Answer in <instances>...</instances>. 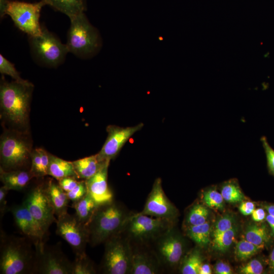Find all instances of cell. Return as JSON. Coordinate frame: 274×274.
<instances>
[{
    "instance_id": "obj_1",
    "label": "cell",
    "mask_w": 274,
    "mask_h": 274,
    "mask_svg": "<svg viewBox=\"0 0 274 274\" xmlns=\"http://www.w3.org/2000/svg\"><path fill=\"white\" fill-rule=\"evenodd\" d=\"M34 86L25 80L8 82L3 75L0 85L1 118L11 128L28 132L30 104Z\"/></svg>"
},
{
    "instance_id": "obj_2",
    "label": "cell",
    "mask_w": 274,
    "mask_h": 274,
    "mask_svg": "<svg viewBox=\"0 0 274 274\" xmlns=\"http://www.w3.org/2000/svg\"><path fill=\"white\" fill-rule=\"evenodd\" d=\"M25 237L7 235L1 231L0 273H33L36 251Z\"/></svg>"
},
{
    "instance_id": "obj_3",
    "label": "cell",
    "mask_w": 274,
    "mask_h": 274,
    "mask_svg": "<svg viewBox=\"0 0 274 274\" xmlns=\"http://www.w3.org/2000/svg\"><path fill=\"white\" fill-rule=\"evenodd\" d=\"M130 216L120 204L114 201L99 206L86 226L89 244L95 246L119 234Z\"/></svg>"
},
{
    "instance_id": "obj_4",
    "label": "cell",
    "mask_w": 274,
    "mask_h": 274,
    "mask_svg": "<svg viewBox=\"0 0 274 274\" xmlns=\"http://www.w3.org/2000/svg\"><path fill=\"white\" fill-rule=\"evenodd\" d=\"M32 151L28 132L6 130L1 136L0 168L6 171L26 169L31 162Z\"/></svg>"
},
{
    "instance_id": "obj_5",
    "label": "cell",
    "mask_w": 274,
    "mask_h": 274,
    "mask_svg": "<svg viewBox=\"0 0 274 274\" xmlns=\"http://www.w3.org/2000/svg\"><path fill=\"white\" fill-rule=\"evenodd\" d=\"M66 46L69 52L83 59L95 55L101 46L98 30L89 21L85 12L70 18Z\"/></svg>"
},
{
    "instance_id": "obj_6",
    "label": "cell",
    "mask_w": 274,
    "mask_h": 274,
    "mask_svg": "<svg viewBox=\"0 0 274 274\" xmlns=\"http://www.w3.org/2000/svg\"><path fill=\"white\" fill-rule=\"evenodd\" d=\"M40 36H28L32 55L40 64L55 67L62 64L68 52L66 44H62L54 34L42 26Z\"/></svg>"
},
{
    "instance_id": "obj_7",
    "label": "cell",
    "mask_w": 274,
    "mask_h": 274,
    "mask_svg": "<svg viewBox=\"0 0 274 274\" xmlns=\"http://www.w3.org/2000/svg\"><path fill=\"white\" fill-rule=\"evenodd\" d=\"M46 4L42 0L36 3L10 1L6 10L15 25L28 36H40L42 26L40 23V13Z\"/></svg>"
},
{
    "instance_id": "obj_8",
    "label": "cell",
    "mask_w": 274,
    "mask_h": 274,
    "mask_svg": "<svg viewBox=\"0 0 274 274\" xmlns=\"http://www.w3.org/2000/svg\"><path fill=\"white\" fill-rule=\"evenodd\" d=\"M102 263L103 273L107 274L130 273L132 251L128 241L119 234L105 242Z\"/></svg>"
},
{
    "instance_id": "obj_9",
    "label": "cell",
    "mask_w": 274,
    "mask_h": 274,
    "mask_svg": "<svg viewBox=\"0 0 274 274\" xmlns=\"http://www.w3.org/2000/svg\"><path fill=\"white\" fill-rule=\"evenodd\" d=\"M22 203L27 208L44 231L48 233L51 225L56 222L55 213L46 191L45 183H40L30 188Z\"/></svg>"
},
{
    "instance_id": "obj_10",
    "label": "cell",
    "mask_w": 274,
    "mask_h": 274,
    "mask_svg": "<svg viewBox=\"0 0 274 274\" xmlns=\"http://www.w3.org/2000/svg\"><path fill=\"white\" fill-rule=\"evenodd\" d=\"M33 273L72 274L73 264L61 251L59 246L45 244L35 249Z\"/></svg>"
},
{
    "instance_id": "obj_11",
    "label": "cell",
    "mask_w": 274,
    "mask_h": 274,
    "mask_svg": "<svg viewBox=\"0 0 274 274\" xmlns=\"http://www.w3.org/2000/svg\"><path fill=\"white\" fill-rule=\"evenodd\" d=\"M56 233L71 247L75 256L85 254L86 246L89 243V233L85 225L78 219L75 214L67 213L57 217Z\"/></svg>"
},
{
    "instance_id": "obj_12",
    "label": "cell",
    "mask_w": 274,
    "mask_h": 274,
    "mask_svg": "<svg viewBox=\"0 0 274 274\" xmlns=\"http://www.w3.org/2000/svg\"><path fill=\"white\" fill-rule=\"evenodd\" d=\"M171 221L136 213L130 216L126 225L130 236L144 241L158 238L170 228Z\"/></svg>"
},
{
    "instance_id": "obj_13",
    "label": "cell",
    "mask_w": 274,
    "mask_h": 274,
    "mask_svg": "<svg viewBox=\"0 0 274 274\" xmlns=\"http://www.w3.org/2000/svg\"><path fill=\"white\" fill-rule=\"evenodd\" d=\"M8 211L12 214L19 231L33 244L35 249L40 248L45 244L47 233L22 203L9 207Z\"/></svg>"
},
{
    "instance_id": "obj_14",
    "label": "cell",
    "mask_w": 274,
    "mask_h": 274,
    "mask_svg": "<svg viewBox=\"0 0 274 274\" xmlns=\"http://www.w3.org/2000/svg\"><path fill=\"white\" fill-rule=\"evenodd\" d=\"M139 213L171 222L177 217V210L166 196L160 178L155 180L144 208Z\"/></svg>"
},
{
    "instance_id": "obj_15",
    "label": "cell",
    "mask_w": 274,
    "mask_h": 274,
    "mask_svg": "<svg viewBox=\"0 0 274 274\" xmlns=\"http://www.w3.org/2000/svg\"><path fill=\"white\" fill-rule=\"evenodd\" d=\"M143 123L129 127H120L114 125L107 127L108 136L100 151L96 154L101 161H111L118 154L128 140L144 126Z\"/></svg>"
},
{
    "instance_id": "obj_16",
    "label": "cell",
    "mask_w": 274,
    "mask_h": 274,
    "mask_svg": "<svg viewBox=\"0 0 274 274\" xmlns=\"http://www.w3.org/2000/svg\"><path fill=\"white\" fill-rule=\"evenodd\" d=\"M157 238V251L162 262L170 266L180 263L184 252L182 238L170 228Z\"/></svg>"
},
{
    "instance_id": "obj_17",
    "label": "cell",
    "mask_w": 274,
    "mask_h": 274,
    "mask_svg": "<svg viewBox=\"0 0 274 274\" xmlns=\"http://www.w3.org/2000/svg\"><path fill=\"white\" fill-rule=\"evenodd\" d=\"M108 163L96 174L86 180L87 192L98 206L113 201V194L108 184Z\"/></svg>"
},
{
    "instance_id": "obj_18",
    "label": "cell",
    "mask_w": 274,
    "mask_h": 274,
    "mask_svg": "<svg viewBox=\"0 0 274 274\" xmlns=\"http://www.w3.org/2000/svg\"><path fill=\"white\" fill-rule=\"evenodd\" d=\"M46 191L55 215L57 217L67 213L70 199L60 185L53 179L45 183Z\"/></svg>"
},
{
    "instance_id": "obj_19",
    "label": "cell",
    "mask_w": 274,
    "mask_h": 274,
    "mask_svg": "<svg viewBox=\"0 0 274 274\" xmlns=\"http://www.w3.org/2000/svg\"><path fill=\"white\" fill-rule=\"evenodd\" d=\"M34 177L29 170L6 171L0 168V179L9 190L21 191L25 189Z\"/></svg>"
},
{
    "instance_id": "obj_20",
    "label": "cell",
    "mask_w": 274,
    "mask_h": 274,
    "mask_svg": "<svg viewBox=\"0 0 274 274\" xmlns=\"http://www.w3.org/2000/svg\"><path fill=\"white\" fill-rule=\"evenodd\" d=\"M110 161H100L97 154L72 161L79 179L87 180L96 174Z\"/></svg>"
},
{
    "instance_id": "obj_21",
    "label": "cell",
    "mask_w": 274,
    "mask_h": 274,
    "mask_svg": "<svg viewBox=\"0 0 274 274\" xmlns=\"http://www.w3.org/2000/svg\"><path fill=\"white\" fill-rule=\"evenodd\" d=\"M48 175L57 181L67 177L79 179L72 161L64 160L50 153Z\"/></svg>"
},
{
    "instance_id": "obj_22",
    "label": "cell",
    "mask_w": 274,
    "mask_h": 274,
    "mask_svg": "<svg viewBox=\"0 0 274 274\" xmlns=\"http://www.w3.org/2000/svg\"><path fill=\"white\" fill-rule=\"evenodd\" d=\"M46 5L67 16L69 18L85 12L87 10L86 0H42Z\"/></svg>"
},
{
    "instance_id": "obj_23",
    "label": "cell",
    "mask_w": 274,
    "mask_h": 274,
    "mask_svg": "<svg viewBox=\"0 0 274 274\" xmlns=\"http://www.w3.org/2000/svg\"><path fill=\"white\" fill-rule=\"evenodd\" d=\"M98 206L88 192L81 199L72 203L76 216L85 226L90 222Z\"/></svg>"
},
{
    "instance_id": "obj_24",
    "label": "cell",
    "mask_w": 274,
    "mask_h": 274,
    "mask_svg": "<svg viewBox=\"0 0 274 274\" xmlns=\"http://www.w3.org/2000/svg\"><path fill=\"white\" fill-rule=\"evenodd\" d=\"M158 271L157 264L147 254L140 252H132L130 273L155 274Z\"/></svg>"
},
{
    "instance_id": "obj_25",
    "label": "cell",
    "mask_w": 274,
    "mask_h": 274,
    "mask_svg": "<svg viewBox=\"0 0 274 274\" xmlns=\"http://www.w3.org/2000/svg\"><path fill=\"white\" fill-rule=\"evenodd\" d=\"M245 239L249 242L263 248L270 240V234L265 224H250L244 233Z\"/></svg>"
},
{
    "instance_id": "obj_26",
    "label": "cell",
    "mask_w": 274,
    "mask_h": 274,
    "mask_svg": "<svg viewBox=\"0 0 274 274\" xmlns=\"http://www.w3.org/2000/svg\"><path fill=\"white\" fill-rule=\"evenodd\" d=\"M211 226L210 223L187 226L186 230L187 235L199 247H207L210 242Z\"/></svg>"
},
{
    "instance_id": "obj_27",
    "label": "cell",
    "mask_w": 274,
    "mask_h": 274,
    "mask_svg": "<svg viewBox=\"0 0 274 274\" xmlns=\"http://www.w3.org/2000/svg\"><path fill=\"white\" fill-rule=\"evenodd\" d=\"M180 270L183 274H199L202 264V257L200 251L194 249L184 256L181 262Z\"/></svg>"
},
{
    "instance_id": "obj_28",
    "label": "cell",
    "mask_w": 274,
    "mask_h": 274,
    "mask_svg": "<svg viewBox=\"0 0 274 274\" xmlns=\"http://www.w3.org/2000/svg\"><path fill=\"white\" fill-rule=\"evenodd\" d=\"M221 193L224 200L229 203L242 202L244 198V194L234 179L227 181L222 185Z\"/></svg>"
},
{
    "instance_id": "obj_29",
    "label": "cell",
    "mask_w": 274,
    "mask_h": 274,
    "mask_svg": "<svg viewBox=\"0 0 274 274\" xmlns=\"http://www.w3.org/2000/svg\"><path fill=\"white\" fill-rule=\"evenodd\" d=\"M209 214V210L206 206L196 203L189 210L186 217V224L187 226L203 224L208 221Z\"/></svg>"
},
{
    "instance_id": "obj_30",
    "label": "cell",
    "mask_w": 274,
    "mask_h": 274,
    "mask_svg": "<svg viewBox=\"0 0 274 274\" xmlns=\"http://www.w3.org/2000/svg\"><path fill=\"white\" fill-rule=\"evenodd\" d=\"M237 232L234 226L231 229L223 232L213 237L212 245L214 249L221 252H225L233 243Z\"/></svg>"
},
{
    "instance_id": "obj_31",
    "label": "cell",
    "mask_w": 274,
    "mask_h": 274,
    "mask_svg": "<svg viewBox=\"0 0 274 274\" xmlns=\"http://www.w3.org/2000/svg\"><path fill=\"white\" fill-rule=\"evenodd\" d=\"M263 248L254 245L245 239L237 243L235 255L239 261H245L259 252Z\"/></svg>"
},
{
    "instance_id": "obj_32",
    "label": "cell",
    "mask_w": 274,
    "mask_h": 274,
    "mask_svg": "<svg viewBox=\"0 0 274 274\" xmlns=\"http://www.w3.org/2000/svg\"><path fill=\"white\" fill-rule=\"evenodd\" d=\"M72 264V274H94L96 273L93 263L86 254L76 256Z\"/></svg>"
},
{
    "instance_id": "obj_33",
    "label": "cell",
    "mask_w": 274,
    "mask_h": 274,
    "mask_svg": "<svg viewBox=\"0 0 274 274\" xmlns=\"http://www.w3.org/2000/svg\"><path fill=\"white\" fill-rule=\"evenodd\" d=\"M202 200L207 206L211 208L220 210L224 208V198L221 193L215 189H209L204 191Z\"/></svg>"
},
{
    "instance_id": "obj_34",
    "label": "cell",
    "mask_w": 274,
    "mask_h": 274,
    "mask_svg": "<svg viewBox=\"0 0 274 274\" xmlns=\"http://www.w3.org/2000/svg\"><path fill=\"white\" fill-rule=\"evenodd\" d=\"M235 225V218L231 214H226L220 217L215 223L212 231L213 237L228 230Z\"/></svg>"
},
{
    "instance_id": "obj_35",
    "label": "cell",
    "mask_w": 274,
    "mask_h": 274,
    "mask_svg": "<svg viewBox=\"0 0 274 274\" xmlns=\"http://www.w3.org/2000/svg\"><path fill=\"white\" fill-rule=\"evenodd\" d=\"M0 73L12 77L15 81L23 82L26 80L21 78L14 64L9 61L2 54H0Z\"/></svg>"
},
{
    "instance_id": "obj_36",
    "label": "cell",
    "mask_w": 274,
    "mask_h": 274,
    "mask_svg": "<svg viewBox=\"0 0 274 274\" xmlns=\"http://www.w3.org/2000/svg\"><path fill=\"white\" fill-rule=\"evenodd\" d=\"M29 170L34 178H39L46 176L43 168L41 157L38 148L32 150L31 152Z\"/></svg>"
},
{
    "instance_id": "obj_37",
    "label": "cell",
    "mask_w": 274,
    "mask_h": 274,
    "mask_svg": "<svg viewBox=\"0 0 274 274\" xmlns=\"http://www.w3.org/2000/svg\"><path fill=\"white\" fill-rule=\"evenodd\" d=\"M264 269V262L259 259H254L241 266L239 272L243 274H261Z\"/></svg>"
},
{
    "instance_id": "obj_38",
    "label": "cell",
    "mask_w": 274,
    "mask_h": 274,
    "mask_svg": "<svg viewBox=\"0 0 274 274\" xmlns=\"http://www.w3.org/2000/svg\"><path fill=\"white\" fill-rule=\"evenodd\" d=\"M260 141L266 155L268 171L274 176V149L271 147L265 136H262Z\"/></svg>"
},
{
    "instance_id": "obj_39",
    "label": "cell",
    "mask_w": 274,
    "mask_h": 274,
    "mask_svg": "<svg viewBox=\"0 0 274 274\" xmlns=\"http://www.w3.org/2000/svg\"><path fill=\"white\" fill-rule=\"evenodd\" d=\"M70 200L73 203L78 201L87 193L85 180L80 181L78 184L71 191L66 193Z\"/></svg>"
},
{
    "instance_id": "obj_40",
    "label": "cell",
    "mask_w": 274,
    "mask_h": 274,
    "mask_svg": "<svg viewBox=\"0 0 274 274\" xmlns=\"http://www.w3.org/2000/svg\"><path fill=\"white\" fill-rule=\"evenodd\" d=\"M58 184L61 188L67 193L73 190L79 183L77 179L67 177L60 179L58 181Z\"/></svg>"
},
{
    "instance_id": "obj_41",
    "label": "cell",
    "mask_w": 274,
    "mask_h": 274,
    "mask_svg": "<svg viewBox=\"0 0 274 274\" xmlns=\"http://www.w3.org/2000/svg\"><path fill=\"white\" fill-rule=\"evenodd\" d=\"M9 191L4 186L0 188V215L1 219L3 217L6 212L8 211L9 207L7 206L6 196Z\"/></svg>"
},
{
    "instance_id": "obj_42",
    "label": "cell",
    "mask_w": 274,
    "mask_h": 274,
    "mask_svg": "<svg viewBox=\"0 0 274 274\" xmlns=\"http://www.w3.org/2000/svg\"><path fill=\"white\" fill-rule=\"evenodd\" d=\"M215 272L217 274H231L232 270L230 265L222 261H218L215 266Z\"/></svg>"
},
{
    "instance_id": "obj_43",
    "label": "cell",
    "mask_w": 274,
    "mask_h": 274,
    "mask_svg": "<svg viewBox=\"0 0 274 274\" xmlns=\"http://www.w3.org/2000/svg\"><path fill=\"white\" fill-rule=\"evenodd\" d=\"M255 209V204L249 201H242L239 207L240 212L245 216L251 215Z\"/></svg>"
},
{
    "instance_id": "obj_44",
    "label": "cell",
    "mask_w": 274,
    "mask_h": 274,
    "mask_svg": "<svg viewBox=\"0 0 274 274\" xmlns=\"http://www.w3.org/2000/svg\"><path fill=\"white\" fill-rule=\"evenodd\" d=\"M265 211L263 208L255 209L251 214L252 219L256 222H261L265 220L267 215Z\"/></svg>"
},
{
    "instance_id": "obj_45",
    "label": "cell",
    "mask_w": 274,
    "mask_h": 274,
    "mask_svg": "<svg viewBox=\"0 0 274 274\" xmlns=\"http://www.w3.org/2000/svg\"><path fill=\"white\" fill-rule=\"evenodd\" d=\"M10 0H0V17L3 18L6 15V10Z\"/></svg>"
},
{
    "instance_id": "obj_46",
    "label": "cell",
    "mask_w": 274,
    "mask_h": 274,
    "mask_svg": "<svg viewBox=\"0 0 274 274\" xmlns=\"http://www.w3.org/2000/svg\"><path fill=\"white\" fill-rule=\"evenodd\" d=\"M211 273L210 266L208 264L202 263L199 268V274H210Z\"/></svg>"
},
{
    "instance_id": "obj_47",
    "label": "cell",
    "mask_w": 274,
    "mask_h": 274,
    "mask_svg": "<svg viewBox=\"0 0 274 274\" xmlns=\"http://www.w3.org/2000/svg\"><path fill=\"white\" fill-rule=\"evenodd\" d=\"M265 220L271 229V234L274 236V216L267 214L266 216Z\"/></svg>"
},
{
    "instance_id": "obj_48",
    "label": "cell",
    "mask_w": 274,
    "mask_h": 274,
    "mask_svg": "<svg viewBox=\"0 0 274 274\" xmlns=\"http://www.w3.org/2000/svg\"><path fill=\"white\" fill-rule=\"evenodd\" d=\"M268 264L271 272L274 273V248L269 255Z\"/></svg>"
},
{
    "instance_id": "obj_49",
    "label": "cell",
    "mask_w": 274,
    "mask_h": 274,
    "mask_svg": "<svg viewBox=\"0 0 274 274\" xmlns=\"http://www.w3.org/2000/svg\"><path fill=\"white\" fill-rule=\"evenodd\" d=\"M263 207L268 214L274 216V204L265 203L263 205Z\"/></svg>"
}]
</instances>
